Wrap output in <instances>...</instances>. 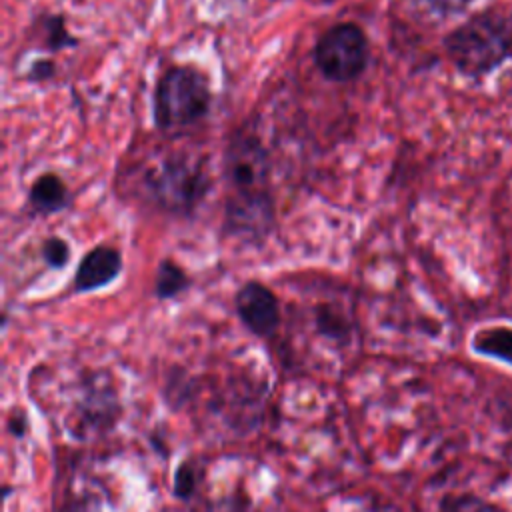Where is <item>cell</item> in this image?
Here are the masks:
<instances>
[{
	"label": "cell",
	"instance_id": "6",
	"mask_svg": "<svg viewBox=\"0 0 512 512\" xmlns=\"http://www.w3.org/2000/svg\"><path fill=\"white\" fill-rule=\"evenodd\" d=\"M270 152L252 132H238L224 152V178L232 192L268 190Z\"/></svg>",
	"mask_w": 512,
	"mask_h": 512
},
{
	"label": "cell",
	"instance_id": "8",
	"mask_svg": "<svg viewBox=\"0 0 512 512\" xmlns=\"http://www.w3.org/2000/svg\"><path fill=\"white\" fill-rule=\"evenodd\" d=\"M122 272V254L118 248L108 244H98L88 250L76 272H74V290L92 292L112 284Z\"/></svg>",
	"mask_w": 512,
	"mask_h": 512
},
{
	"label": "cell",
	"instance_id": "14",
	"mask_svg": "<svg viewBox=\"0 0 512 512\" xmlns=\"http://www.w3.org/2000/svg\"><path fill=\"white\" fill-rule=\"evenodd\" d=\"M196 468L192 462L184 460L174 472V496L180 500H190L196 490Z\"/></svg>",
	"mask_w": 512,
	"mask_h": 512
},
{
	"label": "cell",
	"instance_id": "3",
	"mask_svg": "<svg viewBox=\"0 0 512 512\" xmlns=\"http://www.w3.org/2000/svg\"><path fill=\"white\" fill-rule=\"evenodd\" d=\"M146 190L154 204L174 216H190L210 190V176L188 156H168L146 176Z\"/></svg>",
	"mask_w": 512,
	"mask_h": 512
},
{
	"label": "cell",
	"instance_id": "2",
	"mask_svg": "<svg viewBox=\"0 0 512 512\" xmlns=\"http://www.w3.org/2000/svg\"><path fill=\"white\" fill-rule=\"evenodd\" d=\"M210 104L212 90L206 74L194 66H172L154 88V124L160 130L190 126L210 112Z\"/></svg>",
	"mask_w": 512,
	"mask_h": 512
},
{
	"label": "cell",
	"instance_id": "18",
	"mask_svg": "<svg viewBox=\"0 0 512 512\" xmlns=\"http://www.w3.org/2000/svg\"><path fill=\"white\" fill-rule=\"evenodd\" d=\"M204 512H248L246 502L240 498H222L218 502H212L206 506Z\"/></svg>",
	"mask_w": 512,
	"mask_h": 512
},
{
	"label": "cell",
	"instance_id": "11",
	"mask_svg": "<svg viewBox=\"0 0 512 512\" xmlns=\"http://www.w3.org/2000/svg\"><path fill=\"white\" fill-rule=\"evenodd\" d=\"M38 26L42 28V40H44V46L52 52L56 50H62V48H70V46H76L78 40L76 36L70 34L68 26H66V20L64 16L60 14H44L38 22Z\"/></svg>",
	"mask_w": 512,
	"mask_h": 512
},
{
	"label": "cell",
	"instance_id": "9",
	"mask_svg": "<svg viewBox=\"0 0 512 512\" xmlns=\"http://www.w3.org/2000/svg\"><path fill=\"white\" fill-rule=\"evenodd\" d=\"M28 204L36 214L50 216L60 212L68 204V188L64 180L54 172L40 174L28 190Z\"/></svg>",
	"mask_w": 512,
	"mask_h": 512
},
{
	"label": "cell",
	"instance_id": "10",
	"mask_svg": "<svg viewBox=\"0 0 512 512\" xmlns=\"http://www.w3.org/2000/svg\"><path fill=\"white\" fill-rule=\"evenodd\" d=\"M188 286H190V278L178 262H174L170 258H164L158 264L156 280H154V294L160 300L174 298V296L182 294Z\"/></svg>",
	"mask_w": 512,
	"mask_h": 512
},
{
	"label": "cell",
	"instance_id": "13",
	"mask_svg": "<svg viewBox=\"0 0 512 512\" xmlns=\"http://www.w3.org/2000/svg\"><path fill=\"white\" fill-rule=\"evenodd\" d=\"M42 258L46 262V266L58 270V268H64L68 262H70V256H72V250H70V244L60 238V236H50L42 242Z\"/></svg>",
	"mask_w": 512,
	"mask_h": 512
},
{
	"label": "cell",
	"instance_id": "19",
	"mask_svg": "<svg viewBox=\"0 0 512 512\" xmlns=\"http://www.w3.org/2000/svg\"><path fill=\"white\" fill-rule=\"evenodd\" d=\"M10 432L14 434V436H22L24 432H26V418L24 416H12L10 418Z\"/></svg>",
	"mask_w": 512,
	"mask_h": 512
},
{
	"label": "cell",
	"instance_id": "1",
	"mask_svg": "<svg viewBox=\"0 0 512 512\" xmlns=\"http://www.w3.org/2000/svg\"><path fill=\"white\" fill-rule=\"evenodd\" d=\"M444 46L462 74L484 76L512 54V28L502 16L482 12L452 30Z\"/></svg>",
	"mask_w": 512,
	"mask_h": 512
},
{
	"label": "cell",
	"instance_id": "15",
	"mask_svg": "<svg viewBox=\"0 0 512 512\" xmlns=\"http://www.w3.org/2000/svg\"><path fill=\"white\" fill-rule=\"evenodd\" d=\"M442 512H496V508H492L490 504H486L474 496H462V498L448 500L444 504Z\"/></svg>",
	"mask_w": 512,
	"mask_h": 512
},
{
	"label": "cell",
	"instance_id": "7",
	"mask_svg": "<svg viewBox=\"0 0 512 512\" xmlns=\"http://www.w3.org/2000/svg\"><path fill=\"white\" fill-rule=\"evenodd\" d=\"M234 306L240 322L260 338H270L280 326L278 296L262 282L248 280L234 296Z\"/></svg>",
	"mask_w": 512,
	"mask_h": 512
},
{
	"label": "cell",
	"instance_id": "17",
	"mask_svg": "<svg viewBox=\"0 0 512 512\" xmlns=\"http://www.w3.org/2000/svg\"><path fill=\"white\" fill-rule=\"evenodd\" d=\"M426 2L440 14H458L472 4V0H426Z\"/></svg>",
	"mask_w": 512,
	"mask_h": 512
},
{
	"label": "cell",
	"instance_id": "16",
	"mask_svg": "<svg viewBox=\"0 0 512 512\" xmlns=\"http://www.w3.org/2000/svg\"><path fill=\"white\" fill-rule=\"evenodd\" d=\"M54 74H56V64H54V60H52V58H38V60L32 62L28 76H30V80H34V82H44V80L54 78Z\"/></svg>",
	"mask_w": 512,
	"mask_h": 512
},
{
	"label": "cell",
	"instance_id": "5",
	"mask_svg": "<svg viewBox=\"0 0 512 512\" xmlns=\"http://www.w3.org/2000/svg\"><path fill=\"white\" fill-rule=\"evenodd\" d=\"M276 208L270 190L232 192L224 208L226 236L246 244H262L274 230Z\"/></svg>",
	"mask_w": 512,
	"mask_h": 512
},
{
	"label": "cell",
	"instance_id": "4",
	"mask_svg": "<svg viewBox=\"0 0 512 512\" xmlns=\"http://www.w3.org/2000/svg\"><path fill=\"white\" fill-rule=\"evenodd\" d=\"M368 38L354 22H338L316 40L314 64L330 82H352L360 78L368 66Z\"/></svg>",
	"mask_w": 512,
	"mask_h": 512
},
{
	"label": "cell",
	"instance_id": "12",
	"mask_svg": "<svg viewBox=\"0 0 512 512\" xmlns=\"http://www.w3.org/2000/svg\"><path fill=\"white\" fill-rule=\"evenodd\" d=\"M474 348L484 354H494L512 362V330L508 328L484 330L476 336Z\"/></svg>",
	"mask_w": 512,
	"mask_h": 512
}]
</instances>
